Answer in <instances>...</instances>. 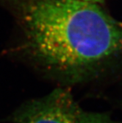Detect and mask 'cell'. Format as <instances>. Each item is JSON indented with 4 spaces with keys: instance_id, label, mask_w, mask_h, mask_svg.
<instances>
[{
    "instance_id": "cell-1",
    "label": "cell",
    "mask_w": 122,
    "mask_h": 123,
    "mask_svg": "<svg viewBox=\"0 0 122 123\" xmlns=\"http://www.w3.org/2000/svg\"><path fill=\"white\" fill-rule=\"evenodd\" d=\"M16 18L21 48L62 83L96 77L122 56V25L85 0H0Z\"/></svg>"
},
{
    "instance_id": "cell-2",
    "label": "cell",
    "mask_w": 122,
    "mask_h": 123,
    "mask_svg": "<svg viewBox=\"0 0 122 123\" xmlns=\"http://www.w3.org/2000/svg\"><path fill=\"white\" fill-rule=\"evenodd\" d=\"M10 123H118L108 113L86 111L71 91L58 88L29 100L14 113Z\"/></svg>"
},
{
    "instance_id": "cell-3",
    "label": "cell",
    "mask_w": 122,
    "mask_h": 123,
    "mask_svg": "<svg viewBox=\"0 0 122 123\" xmlns=\"http://www.w3.org/2000/svg\"><path fill=\"white\" fill-rule=\"evenodd\" d=\"M85 1H87V2H93V3H97V4H99V2H102L103 0H85Z\"/></svg>"
}]
</instances>
